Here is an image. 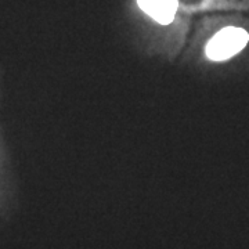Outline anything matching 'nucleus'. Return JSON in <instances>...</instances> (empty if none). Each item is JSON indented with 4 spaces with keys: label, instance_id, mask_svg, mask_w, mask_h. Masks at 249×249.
<instances>
[{
    "label": "nucleus",
    "instance_id": "obj_1",
    "mask_svg": "<svg viewBox=\"0 0 249 249\" xmlns=\"http://www.w3.org/2000/svg\"><path fill=\"white\" fill-rule=\"evenodd\" d=\"M249 36L242 28L227 27L211 39L206 46V55L213 61H224L240 53L248 43Z\"/></svg>",
    "mask_w": 249,
    "mask_h": 249
},
{
    "label": "nucleus",
    "instance_id": "obj_2",
    "mask_svg": "<svg viewBox=\"0 0 249 249\" xmlns=\"http://www.w3.org/2000/svg\"><path fill=\"white\" fill-rule=\"evenodd\" d=\"M140 9L162 25H168L173 21L178 11V0H137Z\"/></svg>",
    "mask_w": 249,
    "mask_h": 249
}]
</instances>
